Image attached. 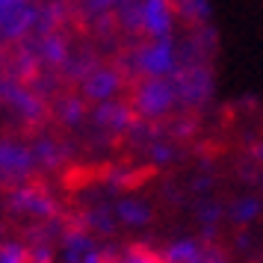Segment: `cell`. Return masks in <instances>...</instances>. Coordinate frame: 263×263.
Segmentation results:
<instances>
[{
    "label": "cell",
    "instance_id": "7",
    "mask_svg": "<svg viewBox=\"0 0 263 263\" xmlns=\"http://www.w3.org/2000/svg\"><path fill=\"white\" fill-rule=\"evenodd\" d=\"M12 207L27 210V213H39V216H48L50 210H53V204H50L39 190H30V186L12 192Z\"/></svg>",
    "mask_w": 263,
    "mask_h": 263
},
{
    "label": "cell",
    "instance_id": "13",
    "mask_svg": "<svg viewBox=\"0 0 263 263\" xmlns=\"http://www.w3.org/2000/svg\"><path fill=\"white\" fill-rule=\"evenodd\" d=\"M121 263H154V257H151V254H145V251H130V254H127V257H124V260Z\"/></svg>",
    "mask_w": 263,
    "mask_h": 263
},
{
    "label": "cell",
    "instance_id": "6",
    "mask_svg": "<svg viewBox=\"0 0 263 263\" xmlns=\"http://www.w3.org/2000/svg\"><path fill=\"white\" fill-rule=\"evenodd\" d=\"M12 18H18V24H21V27L33 24V12H30L27 0H0V27H3L6 33L15 30Z\"/></svg>",
    "mask_w": 263,
    "mask_h": 263
},
{
    "label": "cell",
    "instance_id": "11",
    "mask_svg": "<svg viewBox=\"0 0 263 263\" xmlns=\"http://www.w3.org/2000/svg\"><path fill=\"white\" fill-rule=\"evenodd\" d=\"M257 210H260V207H257V201H254V198H249V201H239L237 204L234 216H237V222H251V219L257 216Z\"/></svg>",
    "mask_w": 263,
    "mask_h": 263
},
{
    "label": "cell",
    "instance_id": "4",
    "mask_svg": "<svg viewBox=\"0 0 263 263\" xmlns=\"http://www.w3.org/2000/svg\"><path fill=\"white\" fill-rule=\"evenodd\" d=\"M33 163H36V157L30 154V151H24V148H18V145H0V172L9 178H24L27 172L33 168Z\"/></svg>",
    "mask_w": 263,
    "mask_h": 263
},
{
    "label": "cell",
    "instance_id": "2",
    "mask_svg": "<svg viewBox=\"0 0 263 263\" xmlns=\"http://www.w3.org/2000/svg\"><path fill=\"white\" fill-rule=\"evenodd\" d=\"M139 68L148 77H166L175 68V48H172V42L168 39H160L151 48H145L139 53Z\"/></svg>",
    "mask_w": 263,
    "mask_h": 263
},
{
    "label": "cell",
    "instance_id": "9",
    "mask_svg": "<svg viewBox=\"0 0 263 263\" xmlns=\"http://www.w3.org/2000/svg\"><path fill=\"white\" fill-rule=\"evenodd\" d=\"M86 92L98 101H109V98L119 92V77L112 71H95L86 80Z\"/></svg>",
    "mask_w": 263,
    "mask_h": 263
},
{
    "label": "cell",
    "instance_id": "10",
    "mask_svg": "<svg viewBox=\"0 0 263 263\" xmlns=\"http://www.w3.org/2000/svg\"><path fill=\"white\" fill-rule=\"evenodd\" d=\"M119 219L121 222H127V225H133V228H139V225H145V222L151 219V210H148L145 204L127 198V201L119 204Z\"/></svg>",
    "mask_w": 263,
    "mask_h": 263
},
{
    "label": "cell",
    "instance_id": "14",
    "mask_svg": "<svg viewBox=\"0 0 263 263\" xmlns=\"http://www.w3.org/2000/svg\"><path fill=\"white\" fill-rule=\"evenodd\" d=\"M80 116H83V109H80V104H77V101H68V109H65V121H77L80 119Z\"/></svg>",
    "mask_w": 263,
    "mask_h": 263
},
{
    "label": "cell",
    "instance_id": "5",
    "mask_svg": "<svg viewBox=\"0 0 263 263\" xmlns=\"http://www.w3.org/2000/svg\"><path fill=\"white\" fill-rule=\"evenodd\" d=\"M95 121L104 124V127H109V130H124L127 121H130V109H127V104H121V101H104L95 109Z\"/></svg>",
    "mask_w": 263,
    "mask_h": 263
},
{
    "label": "cell",
    "instance_id": "1",
    "mask_svg": "<svg viewBox=\"0 0 263 263\" xmlns=\"http://www.w3.org/2000/svg\"><path fill=\"white\" fill-rule=\"evenodd\" d=\"M175 104V86L163 80V77H151L139 86L136 92V109L142 112L145 119H160L166 116Z\"/></svg>",
    "mask_w": 263,
    "mask_h": 263
},
{
    "label": "cell",
    "instance_id": "8",
    "mask_svg": "<svg viewBox=\"0 0 263 263\" xmlns=\"http://www.w3.org/2000/svg\"><path fill=\"white\" fill-rule=\"evenodd\" d=\"M207 254H204L201 242L198 239H180V242H172L166 251L168 263H201Z\"/></svg>",
    "mask_w": 263,
    "mask_h": 263
},
{
    "label": "cell",
    "instance_id": "3",
    "mask_svg": "<svg viewBox=\"0 0 263 263\" xmlns=\"http://www.w3.org/2000/svg\"><path fill=\"white\" fill-rule=\"evenodd\" d=\"M139 18H142V27L157 42L160 39H168V33H172V9H168V0H145L142 9H139Z\"/></svg>",
    "mask_w": 263,
    "mask_h": 263
},
{
    "label": "cell",
    "instance_id": "12",
    "mask_svg": "<svg viewBox=\"0 0 263 263\" xmlns=\"http://www.w3.org/2000/svg\"><path fill=\"white\" fill-rule=\"evenodd\" d=\"M0 263H24V249L21 246H0Z\"/></svg>",
    "mask_w": 263,
    "mask_h": 263
}]
</instances>
